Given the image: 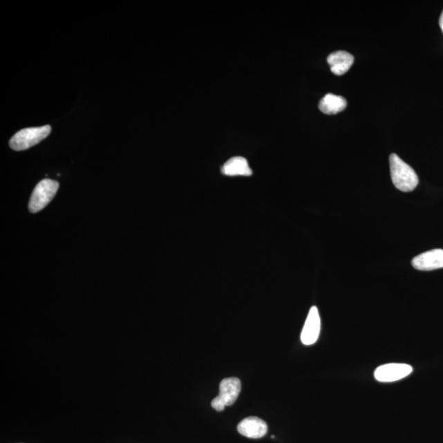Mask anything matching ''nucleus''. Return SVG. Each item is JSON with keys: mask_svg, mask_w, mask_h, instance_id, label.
Instances as JSON below:
<instances>
[{"mask_svg": "<svg viewBox=\"0 0 443 443\" xmlns=\"http://www.w3.org/2000/svg\"><path fill=\"white\" fill-rule=\"evenodd\" d=\"M390 172L392 181L395 187L403 192L414 190L419 184L416 172L409 165L402 161L396 154L389 157Z\"/></svg>", "mask_w": 443, "mask_h": 443, "instance_id": "obj_1", "label": "nucleus"}, {"mask_svg": "<svg viewBox=\"0 0 443 443\" xmlns=\"http://www.w3.org/2000/svg\"><path fill=\"white\" fill-rule=\"evenodd\" d=\"M51 127L50 125L25 128L17 132L12 137L10 145L12 150L16 152L28 150L33 146L39 144L44 139L51 134Z\"/></svg>", "mask_w": 443, "mask_h": 443, "instance_id": "obj_2", "label": "nucleus"}, {"mask_svg": "<svg viewBox=\"0 0 443 443\" xmlns=\"http://www.w3.org/2000/svg\"><path fill=\"white\" fill-rule=\"evenodd\" d=\"M241 380L237 378L224 379L219 385V394L213 399L211 406L217 411H223L226 406L234 404L240 395Z\"/></svg>", "mask_w": 443, "mask_h": 443, "instance_id": "obj_3", "label": "nucleus"}, {"mask_svg": "<svg viewBox=\"0 0 443 443\" xmlns=\"http://www.w3.org/2000/svg\"><path fill=\"white\" fill-rule=\"evenodd\" d=\"M60 184L51 179H44L37 185L30 197L29 210L32 213L41 211L55 197Z\"/></svg>", "mask_w": 443, "mask_h": 443, "instance_id": "obj_4", "label": "nucleus"}, {"mask_svg": "<svg viewBox=\"0 0 443 443\" xmlns=\"http://www.w3.org/2000/svg\"><path fill=\"white\" fill-rule=\"evenodd\" d=\"M412 372L413 368L410 365L391 363L377 368L374 378L381 383H392L406 378Z\"/></svg>", "mask_w": 443, "mask_h": 443, "instance_id": "obj_5", "label": "nucleus"}, {"mask_svg": "<svg viewBox=\"0 0 443 443\" xmlns=\"http://www.w3.org/2000/svg\"><path fill=\"white\" fill-rule=\"evenodd\" d=\"M320 329L321 320L320 313H318L316 307H312L309 309L303 329L301 331V343L305 345H311L316 343L318 336H320Z\"/></svg>", "mask_w": 443, "mask_h": 443, "instance_id": "obj_6", "label": "nucleus"}, {"mask_svg": "<svg viewBox=\"0 0 443 443\" xmlns=\"http://www.w3.org/2000/svg\"><path fill=\"white\" fill-rule=\"evenodd\" d=\"M412 265L420 271H432L443 268V250L435 249L415 256Z\"/></svg>", "mask_w": 443, "mask_h": 443, "instance_id": "obj_7", "label": "nucleus"}, {"mask_svg": "<svg viewBox=\"0 0 443 443\" xmlns=\"http://www.w3.org/2000/svg\"><path fill=\"white\" fill-rule=\"evenodd\" d=\"M237 431L242 435L249 438L263 437L268 431V425L263 419L255 416L244 419L238 424Z\"/></svg>", "mask_w": 443, "mask_h": 443, "instance_id": "obj_8", "label": "nucleus"}, {"mask_svg": "<svg viewBox=\"0 0 443 443\" xmlns=\"http://www.w3.org/2000/svg\"><path fill=\"white\" fill-rule=\"evenodd\" d=\"M327 63H329L332 73L342 76V75L348 72L354 63V56L348 52L336 51L332 53L327 57Z\"/></svg>", "mask_w": 443, "mask_h": 443, "instance_id": "obj_9", "label": "nucleus"}, {"mask_svg": "<svg viewBox=\"0 0 443 443\" xmlns=\"http://www.w3.org/2000/svg\"><path fill=\"white\" fill-rule=\"evenodd\" d=\"M222 172L227 176H251L252 170L245 158L237 156L230 159L222 167Z\"/></svg>", "mask_w": 443, "mask_h": 443, "instance_id": "obj_10", "label": "nucleus"}, {"mask_svg": "<svg viewBox=\"0 0 443 443\" xmlns=\"http://www.w3.org/2000/svg\"><path fill=\"white\" fill-rule=\"evenodd\" d=\"M347 106V101L343 96L327 94L320 100L318 108L325 114H336L342 112Z\"/></svg>", "mask_w": 443, "mask_h": 443, "instance_id": "obj_11", "label": "nucleus"}, {"mask_svg": "<svg viewBox=\"0 0 443 443\" xmlns=\"http://www.w3.org/2000/svg\"><path fill=\"white\" fill-rule=\"evenodd\" d=\"M440 28H441V29L442 30V33H443V11H442L441 17H440Z\"/></svg>", "mask_w": 443, "mask_h": 443, "instance_id": "obj_12", "label": "nucleus"}]
</instances>
